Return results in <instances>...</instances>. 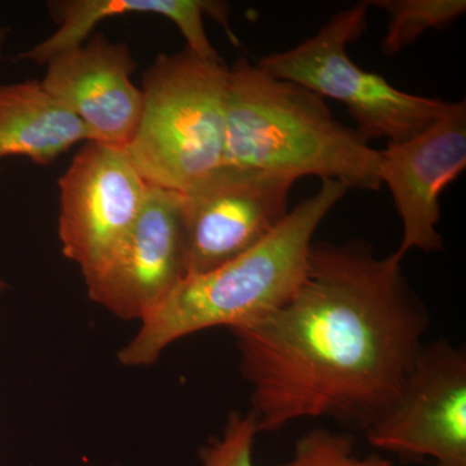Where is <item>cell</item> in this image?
Masks as SVG:
<instances>
[{
    "label": "cell",
    "instance_id": "cell-3",
    "mask_svg": "<svg viewBox=\"0 0 466 466\" xmlns=\"http://www.w3.org/2000/svg\"><path fill=\"white\" fill-rule=\"evenodd\" d=\"M222 167L332 179L379 191L380 150L334 118L323 97L247 58L228 67Z\"/></svg>",
    "mask_w": 466,
    "mask_h": 466
},
{
    "label": "cell",
    "instance_id": "cell-14",
    "mask_svg": "<svg viewBox=\"0 0 466 466\" xmlns=\"http://www.w3.org/2000/svg\"><path fill=\"white\" fill-rule=\"evenodd\" d=\"M370 5L389 15V25L382 42L388 56L412 45L431 29L449 26L465 14V0H375Z\"/></svg>",
    "mask_w": 466,
    "mask_h": 466
},
{
    "label": "cell",
    "instance_id": "cell-13",
    "mask_svg": "<svg viewBox=\"0 0 466 466\" xmlns=\"http://www.w3.org/2000/svg\"><path fill=\"white\" fill-rule=\"evenodd\" d=\"M81 142H90L84 124L41 81L0 84V162L21 156L47 165Z\"/></svg>",
    "mask_w": 466,
    "mask_h": 466
},
{
    "label": "cell",
    "instance_id": "cell-8",
    "mask_svg": "<svg viewBox=\"0 0 466 466\" xmlns=\"http://www.w3.org/2000/svg\"><path fill=\"white\" fill-rule=\"evenodd\" d=\"M149 184L126 150L86 142L58 179V238L63 254L84 278L94 274L125 240Z\"/></svg>",
    "mask_w": 466,
    "mask_h": 466
},
{
    "label": "cell",
    "instance_id": "cell-18",
    "mask_svg": "<svg viewBox=\"0 0 466 466\" xmlns=\"http://www.w3.org/2000/svg\"><path fill=\"white\" fill-rule=\"evenodd\" d=\"M5 289H7V283H5V281L3 280L2 278H0V293H2V291H5Z\"/></svg>",
    "mask_w": 466,
    "mask_h": 466
},
{
    "label": "cell",
    "instance_id": "cell-11",
    "mask_svg": "<svg viewBox=\"0 0 466 466\" xmlns=\"http://www.w3.org/2000/svg\"><path fill=\"white\" fill-rule=\"evenodd\" d=\"M46 66L42 87L84 124L90 142L126 149L143 108L142 88L131 79L137 63L128 46L92 34Z\"/></svg>",
    "mask_w": 466,
    "mask_h": 466
},
{
    "label": "cell",
    "instance_id": "cell-6",
    "mask_svg": "<svg viewBox=\"0 0 466 466\" xmlns=\"http://www.w3.org/2000/svg\"><path fill=\"white\" fill-rule=\"evenodd\" d=\"M296 177L220 167L183 193L187 276L226 265L268 238L289 214Z\"/></svg>",
    "mask_w": 466,
    "mask_h": 466
},
{
    "label": "cell",
    "instance_id": "cell-2",
    "mask_svg": "<svg viewBox=\"0 0 466 466\" xmlns=\"http://www.w3.org/2000/svg\"><path fill=\"white\" fill-rule=\"evenodd\" d=\"M349 188L321 180L320 188L289 211L253 249L204 274L184 278L144 319L137 336L119 351L126 367L155 363L177 339L208 328L256 323L281 308L299 289L319 226Z\"/></svg>",
    "mask_w": 466,
    "mask_h": 466
},
{
    "label": "cell",
    "instance_id": "cell-9",
    "mask_svg": "<svg viewBox=\"0 0 466 466\" xmlns=\"http://www.w3.org/2000/svg\"><path fill=\"white\" fill-rule=\"evenodd\" d=\"M184 278L183 193L149 186L125 240L85 283L101 308L125 320L143 321Z\"/></svg>",
    "mask_w": 466,
    "mask_h": 466
},
{
    "label": "cell",
    "instance_id": "cell-1",
    "mask_svg": "<svg viewBox=\"0 0 466 466\" xmlns=\"http://www.w3.org/2000/svg\"><path fill=\"white\" fill-rule=\"evenodd\" d=\"M401 260L314 241L290 299L232 329L259 433L321 417L364 431L400 398L431 325Z\"/></svg>",
    "mask_w": 466,
    "mask_h": 466
},
{
    "label": "cell",
    "instance_id": "cell-5",
    "mask_svg": "<svg viewBox=\"0 0 466 466\" xmlns=\"http://www.w3.org/2000/svg\"><path fill=\"white\" fill-rule=\"evenodd\" d=\"M370 7V2H360L343 9L311 38L267 55L257 66L275 78L342 103L368 140L400 143L433 124L446 101L401 91L350 58L346 48L366 32Z\"/></svg>",
    "mask_w": 466,
    "mask_h": 466
},
{
    "label": "cell",
    "instance_id": "cell-16",
    "mask_svg": "<svg viewBox=\"0 0 466 466\" xmlns=\"http://www.w3.org/2000/svg\"><path fill=\"white\" fill-rule=\"evenodd\" d=\"M258 434V424L250 410L231 413L223 434L202 447L201 466H256L253 450Z\"/></svg>",
    "mask_w": 466,
    "mask_h": 466
},
{
    "label": "cell",
    "instance_id": "cell-15",
    "mask_svg": "<svg viewBox=\"0 0 466 466\" xmlns=\"http://www.w3.org/2000/svg\"><path fill=\"white\" fill-rule=\"evenodd\" d=\"M279 466H394L391 460L372 453L355 455L354 438L317 428L302 435L294 444L290 459Z\"/></svg>",
    "mask_w": 466,
    "mask_h": 466
},
{
    "label": "cell",
    "instance_id": "cell-12",
    "mask_svg": "<svg viewBox=\"0 0 466 466\" xmlns=\"http://www.w3.org/2000/svg\"><path fill=\"white\" fill-rule=\"evenodd\" d=\"M48 9L57 29L21 54V60L46 66L61 52L87 41L101 21L122 15H155L167 18L182 33L187 50L207 60L222 58L208 41L205 15H210L228 30V5L211 0H58L48 3Z\"/></svg>",
    "mask_w": 466,
    "mask_h": 466
},
{
    "label": "cell",
    "instance_id": "cell-4",
    "mask_svg": "<svg viewBox=\"0 0 466 466\" xmlns=\"http://www.w3.org/2000/svg\"><path fill=\"white\" fill-rule=\"evenodd\" d=\"M228 67L189 50L144 73L139 125L126 155L149 186L186 193L223 165Z\"/></svg>",
    "mask_w": 466,
    "mask_h": 466
},
{
    "label": "cell",
    "instance_id": "cell-7",
    "mask_svg": "<svg viewBox=\"0 0 466 466\" xmlns=\"http://www.w3.org/2000/svg\"><path fill=\"white\" fill-rule=\"evenodd\" d=\"M370 446L433 466H466V352L424 343L400 398L364 431Z\"/></svg>",
    "mask_w": 466,
    "mask_h": 466
},
{
    "label": "cell",
    "instance_id": "cell-10",
    "mask_svg": "<svg viewBox=\"0 0 466 466\" xmlns=\"http://www.w3.org/2000/svg\"><path fill=\"white\" fill-rule=\"evenodd\" d=\"M466 167V103H447L421 133L380 150V179L390 189L403 238L395 253L443 249L441 192Z\"/></svg>",
    "mask_w": 466,
    "mask_h": 466
},
{
    "label": "cell",
    "instance_id": "cell-17",
    "mask_svg": "<svg viewBox=\"0 0 466 466\" xmlns=\"http://www.w3.org/2000/svg\"><path fill=\"white\" fill-rule=\"evenodd\" d=\"M5 38H7V30L0 26V66H2L3 58H5Z\"/></svg>",
    "mask_w": 466,
    "mask_h": 466
}]
</instances>
